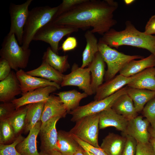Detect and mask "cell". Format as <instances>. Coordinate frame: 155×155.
<instances>
[{"instance_id":"cell-1","label":"cell","mask_w":155,"mask_h":155,"mask_svg":"<svg viewBox=\"0 0 155 155\" xmlns=\"http://www.w3.org/2000/svg\"><path fill=\"white\" fill-rule=\"evenodd\" d=\"M118 4L113 0H86L54 18L51 22L91 31L103 36L117 23L113 13Z\"/></svg>"},{"instance_id":"cell-2","label":"cell","mask_w":155,"mask_h":155,"mask_svg":"<svg viewBox=\"0 0 155 155\" xmlns=\"http://www.w3.org/2000/svg\"><path fill=\"white\" fill-rule=\"evenodd\" d=\"M125 25L122 30L111 28L99 40L111 48L127 45L145 49L155 55V36L140 31L130 21H126Z\"/></svg>"},{"instance_id":"cell-3","label":"cell","mask_w":155,"mask_h":155,"mask_svg":"<svg viewBox=\"0 0 155 155\" xmlns=\"http://www.w3.org/2000/svg\"><path fill=\"white\" fill-rule=\"evenodd\" d=\"M59 7V5L53 7L39 6L34 7L29 11L24 29L22 46L24 49H29L37 32L55 18Z\"/></svg>"},{"instance_id":"cell-4","label":"cell","mask_w":155,"mask_h":155,"mask_svg":"<svg viewBox=\"0 0 155 155\" xmlns=\"http://www.w3.org/2000/svg\"><path fill=\"white\" fill-rule=\"evenodd\" d=\"M14 34H8L4 38L0 51L1 58L7 61L11 69L16 71L27 67L31 54L29 48L19 44Z\"/></svg>"},{"instance_id":"cell-5","label":"cell","mask_w":155,"mask_h":155,"mask_svg":"<svg viewBox=\"0 0 155 155\" xmlns=\"http://www.w3.org/2000/svg\"><path fill=\"white\" fill-rule=\"evenodd\" d=\"M98 45V51L107 65L104 77L105 81L115 77L131 61L144 58L141 55H128L120 52L99 40Z\"/></svg>"},{"instance_id":"cell-6","label":"cell","mask_w":155,"mask_h":155,"mask_svg":"<svg viewBox=\"0 0 155 155\" xmlns=\"http://www.w3.org/2000/svg\"><path fill=\"white\" fill-rule=\"evenodd\" d=\"M75 122L69 132L82 141L95 147L100 148L98 142V114L85 116Z\"/></svg>"},{"instance_id":"cell-7","label":"cell","mask_w":155,"mask_h":155,"mask_svg":"<svg viewBox=\"0 0 155 155\" xmlns=\"http://www.w3.org/2000/svg\"><path fill=\"white\" fill-rule=\"evenodd\" d=\"M78 30L73 27L55 24L51 22L37 32L33 40L41 41L48 43L52 50L58 54L60 40L64 36L77 32Z\"/></svg>"},{"instance_id":"cell-8","label":"cell","mask_w":155,"mask_h":155,"mask_svg":"<svg viewBox=\"0 0 155 155\" xmlns=\"http://www.w3.org/2000/svg\"><path fill=\"white\" fill-rule=\"evenodd\" d=\"M127 86L102 100H94L86 105L79 106L69 113L72 116L71 121L76 122L85 116L98 114L108 108H111L114 102L119 96L127 93Z\"/></svg>"},{"instance_id":"cell-9","label":"cell","mask_w":155,"mask_h":155,"mask_svg":"<svg viewBox=\"0 0 155 155\" xmlns=\"http://www.w3.org/2000/svg\"><path fill=\"white\" fill-rule=\"evenodd\" d=\"M32 0H27L19 5L11 3L9 7L11 25L8 34H14L20 45H22L24 29L28 18V7Z\"/></svg>"},{"instance_id":"cell-10","label":"cell","mask_w":155,"mask_h":155,"mask_svg":"<svg viewBox=\"0 0 155 155\" xmlns=\"http://www.w3.org/2000/svg\"><path fill=\"white\" fill-rule=\"evenodd\" d=\"M90 72L89 69L79 67L74 63L72 65L71 72L64 75L61 87L74 86L78 87L88 96L93 94L91 86Z\"/></svg>"},{"instance_id":"cell-11","label":"cell","mask_w":155,"mask_h":155,"mask_svg":"<svg viewBox=\"0 0 155 155\" xmlns=\"http://www.w3.org/2000/svg\"><path fill=\"white\" fill-rule=\"evenodd\" d=\"M144 71L133 76L127 77L119 74L103 83L97 89L94 100H99L114 94L141 75Z\"/></svg>"},{"instance_id":"cell-12","label":"cell","mask_w":155,"mask_h":155,"mask_svg":"<svg viewBox=\"0 0 155 155\" xmlns=\"http://www.w3.org/2000/svg\"><path fill=\"white\" fill-rule=\"evenodd\" d=\"M60 118L59 117H55L42 124L39 134L40 141V151L47 152L55 149L58 139L56 125Z\"/></svg>"},{"instance_id":"cell-13","label":"cell","mask_w":155,"mask_h":155,"mask_svg":"<svg viewBox=\"0 0 155 155\" xmlns=\"http://www.w3.org/2000/svg\"><path fill=\"white\" fill-rule=\"evenodd\" d=\"M150 124L146 119L137 116L128 121L125 131L123 134L132 137L137 143H148L150 137L148 131Z\"/></svg>"},{"instance_id":"cell-14","label":"cell","mask_w":155,"mask_h":155,"mask_svg":"<svg viewBox=\"0 0 155 155\" xmlns=\"http://www.w3.org/2000/svg\"><path fill=\"white\" fill-rule=\"evenodd\" d=\"M55 86H49L36 89L22 94V96L13 99L11 102L16 109L30 104L46 101L51 93L57 90Z\"/></svg>"},{"instance_id":"cell-15","label":"cell","mask_w":155,"mask_h":155,"mask_svg":"<svg viewBox=\"0 0 155 155\" xmlns=\"http://www.w3.org/2000/svg\"><path fill=\"white\" fill-rule=\"evenodd\" d=\"M16 73L20 84L21 94L49 86H55L58 90L61 88L60 85L45 79L28 75L22 69L18 70Z\"/></svg>"},{"instance_id":"cell-16","label":"cell","mask_w":155,"mask_h":155,"mask_svg":"<svg viewBox=\"0 0 155 155\" xmlns=\"http://www.w3.org/2000/svg\"><path fill=\"white\" fill-rule=\"evenodd\" d=\"M22 93L16 73L11 71L6 78L0 82V101L3 102L11 101L15 96Z\"/></svg>"},{"instance_id":"cell-17","label":"cell","mask_w":155,"mask_h":155,"mask_svg":"<svg viewBox=\"0 0 155 155\" xmlns=\"http://www.w3.org/2000/svg\"><path fill=\"white\" fill-rule=\"evenodd\" d=\"M99 129L113 127L118 130L125 133L128 120L116 113L111 108L98 113Z\"/></svg>"},{"instance_id":"cell-18","label":"cell","mask_w":155,"mask_h":155,"mask_svg":"<svg viewBox=\"0 0 155 155\" xmlns=\"http://www.w3.org/2000/svg\"><path fill=\"white\" fill-rule=\"evenodd\" d=\"M67 113V110L59 97L51 94L45 102L40 121L43 124L55 117H65Z\"/></svg>"},{"instance_id":"cell-19","label":"cell","mask_w":155,"mask_h":155,"mask_svg":"<svg viewBox=\"0 0 155 155\" xmlns=\"http://www.w3.org/2000/svg\"><path fill=\"white\" fill-rule=\"evenodd\" d=\"M42 122L37 123L30 131L27 137L16 146L17 151L22 155H40L37 148V138L40 129Z\"/></svg>"},{"instance_id":"cell-20","label":"cell","mask_w":155,"mask_h":155,"mask_svg":"<svg viewBox=\"0 0 155 155\" xmlns=\"http://www.w3.org/2000/svg\"><path fill=\"white\" fill-rule=\"evenodd\" d=\"M105 62L98 51L88 67L91 73V86L93 94L103 84L105 74Z\"/></svg>"},{"instance_id":"cell-21","label":"cell","mask_w":155,"mask_h":155,"mask_svg":"<svg viewBox=\"0 0 155 155\" xmlns=\"http://www.w3.org/2000/svg\"><path fill=\"white\" fill-rule=\"evenodd\" d=\"M126 142L125 135L109 133L103 139L100 147L108 155H121Z\"/></svg>"},{"instance_id":"cell-22","label":"cell","mask_w":155,"mask_h":155,"mask_svg":"<svg viewBox=\"0 0 155 155\" xmlns=\"http://www.w3.org/2000/svg\"><path fill=\"white\" fill-rule=\"evenodd\" d=\"M82 149L69 131L62 130L58 131V139L55 150L64 155H73Z\"/></svg>"},{"instance_id":"cell-23","label":"cell","mask_w":155,"mask_h":155,"mask_svg":"<svg viewBox=\"0 0 155 155\" xmlns=\"http://www.w3.org/2000/svg\"><path fill=\"white\" fill-rule=\"evenodd\" d=\"M155 66V55L151 54L148 57L139 60H132L120 71L119 74L129 77L137 74L151 67Z\"/></svg>"},{"instance_id":"cell-24","label":"cell","mask_w":155,"mask_h":155,"mask_svg":"<svg viewBox=\"0 0 155 155\" xmlns=\"http://www.w3.org/2000/svg\"><path fill=\"white\" fill-rule=\"evenodd\" d=\"M111 108L116 113L129 120L138 116L133 102L127 94L119 96L114 102Z\"/></svg>"},{"instance_id":"cell-25","label":"cell","mask_w":155,"mask_h":155,"mask_svg":"<svg viewBox=\"0 0 155 155\" xmlns=\"http://www.w3.org/2000/svg\"><path fill=\"white\" fill-rule=\"evenodd\" d=\"M127 94L132 100L137 113L142 111L147 103L155 97V91L131 88L128 86Z\"/></svg>"},{"instance_id":"cell-26","label":"cell","mask_w":155,"mask_h":155,"mask_svg":"<svg viewBox=\"0 0 155 155\" xmlns=\"http://www.w3.org/2000/svg\"><path fill=\"white\" fill-rule=\"evenodd\" d=\"M26 72L28 75L40 77L54 82L60 85L63 81L64 75L47 63L43 61L39 67Z\"/></svg>"},{"instance_id":"cell-27","label":"cell","mask_w":155,"mask_h":155,"mask_svg":"<svg viewBox=\"0 0 155 155\" xmlns=\"http://www.w3.org/2000/svg\"><path fill=\"white\" fill-rule=\"evenodd\" d=\"M84 37L86 44L82 54V63L81 67L85 68L92 62L98 51V41L94 33L91 30L86 32Z\"/></svg>"},{"instance_id":"cell-28","label":"cell","mask_w":155,"mask_h":155,"mask_svg":"<svg viewBox=\"0 0 155 155\" xmlns=\"http://www.w3.org/2000/svg\"><path fill=\"white\" fill-rule=\"evenodd\" d=\"M55 94L59 97L67 113L69 114L80 106L81 100L88 96L84 92L82 93L75 89L60 92Z\"/></svg>"},{"instance_id":"cell-29","label":"cell","mask_w":155,"mask_h":155,"mask_svg":"<svg viewBox=\"0 0 155 155\" xmlns=\"http://www.w3.org/2000/svg\"><path fill=\"white\" fill-rule=\"evenodd\" d=\"M129 87L155 91V68H148L140 76L130 82Z\"/></svg>"},{"instance_id":"cell-30","label":"cell","mask_w":155,"mask_h":155,"mask_svg":"<svg viewBox=\"0 0 155 155\" xmlns=\"http://www.w3.org/2000/svg\"><path fill=\"white\" fill-rule=\"evenodd\" d=\"M68 57V55H58L49 47L44 53L42 61L46 62L54 69L63 73L69 68Z\"/></svg>"},{"instance_id":"cell-31","label":"cell","mask_w":155,"mask_h":155,"mask_svg":"<svg viewBox=\"0 0 155 155\" xmlns=\"http://www.w3.org/2000/svg\"><path fill=\"white\" fill-rule=\"evenodd\" d=\"M45 102L27 105L24 131L27 133L40 121Z\"/></svg>"},{"instance_id":"cell-32","label":"cell","mask_w":155,"mask_h":155,"mask_svg":"<svg viewBox=\"0 0 155 155\" xmlns=\"http://www.w3.org/2000/svg\"><path fill=\"white\" fill-rule=\"evenodd\" d=\"M27 109V105L16 109L7 119L12 127L17 137L24 131Z\"/></svg>"},{"instance_id":"cell-33","label":"cell","mask_w":155,"mask_h":155,"mask_svg":"<svg viewBox=\"0 0 155 155\" xmlns=\"http://www.w3.org/2000/svg\"><path fill=\"white\" fill-rule=\"evenodd\" d=\"M17 137L12 127L7 119L0 121V144H10Z\"/></svg>"},{"instance_id":"cell-34","label":"cell","mask_w":155,"mask_h":155,"mask_svg":"<svg viewBox=\"0 0 155 155\" xmlns=\"http://www.w3.org/2000/svg\"><path fill=\"white\" fill-rule=\"evenodd\" d=\"M24 138L20 134L10 144H0V155H22L17 151L16 146Z\"/></svg>"},{"instance_id":"cell-35","label":"cell","mask_w":155,"mask_h":155,"mask_svg":"<svg viewBox=\"0 0 155 155\" xmlns=\"http://www.w3.org/2000/svg\"><path fill=\"white\" fill-rule=\"evenodd\" d=\"M143 116L146 118L152 128L155 127V97L151 100L142 110Z\"/></svg>"},{"instance_id":"cell-36","label":"cell","mask_w":155,"mask_h":155,"mask_svg":"<svg viewBox=\"0 0 155 155\" xmlns=\"http://www.w3.org/2000/svg\"><path fill=\"white\" fill-rule=\"evenodd\" d=\"M71 134L72 137L78 143L84 150L88 151L92 153L94 155H108L100 147H95L82 141Z\"/></svg>"},{"instance_id":"cell-37","label":"cell","mask_w":155,"mask_h":155,"mask_svg":"<svg viewBox=\"0 0 155 155\" xmlns=\"http://www.w3.org/2000/svg\"><path fill=\"white\" fill-rule=\"evenodd\" d=\"M86 0H63L61 3L59 5L58 10L55 18L69 10L75 6L84 2Z\"/></svg>"},{"instance_id":"cell-38","label":"cell","mask_w":155,"mask_h":155,"mask_svg":"<svg viewBox=\"0 0 155 155\" xmlns=\"http://www.w3.org/2000/svg\"><path fill=\"white\" fill-rule=\"evenodd\" d=\"M126 138L125 145L121 155H135L137 142L133 138L124 135Z\"/></svg>"},{"instance_id":"cell-39","label":"cell","mask_w":155,"mask_h":155,"mask_svg":"<svg viewBox=\"0 0 155 155\" xmlns=\"http://www.w3.org/2000/svg\"><path fill=\"white\" fill-rule=\"evenodd\" d=\"M11 101L3 102L0 104V121L7 119L16 110Z\"/></svg>"},{"instance_id":"cell-40","label":"cell","mask_w":155,"mask_h":155,"mask_svg":"<svg viewBox=\"0 0 155 155\" xmlns=\"http://www.w3.org/2000/svg\"><path fill=\"white\" fill-rule=\"evenodd\" d=\"M135 155H155V152L150 143H137Z\"/></svg>"},{"instance_id":"cell-41","label":"cell","mask_w":155,"mask_h":155,"mask_svg":"<svg viewBox=\"0 0 155 155\" xmlns=\"http://www.w3.org/2000/svg\"><path fill=\"white\" fill-rule=\"evenodd\" d=\"M11 68L7 61L1 58L0 59V80L6 78L10 74Z\"/></svg>"},{"instance_id":"cell-42","label":"cell","mask_w":155,"mask_h":155,"mask_svg":"<svg viewBox=\"0 0 155 155\" xmlns=\"http://www.w3.org/2000/svg\"><path fill=\"white\" fill-rule=\"evenodd\" d=\"M78 42L76 38L73 37H68L63 42L61 49L64 52L71 51L77 46Z\"/></svg>"},{"instance_id":"cell-43","label":"cell","mask_w":155,"mask_h":155,"mask_svg":"<svg viewBox=\"0 0 155 155\" xmlns=\"http://www.w3.org/2000/svg\"><path fill=\"white\" fill-rule=\"evenodd\" d=\"M144 32L148 35L155 34V15L152 16L148 21Z\"/></svg>"},{"instance_id":"cell-44","label":"cell","mask_w":155,"mask_h":155,"mask_svg":"<svg viewBox=\"0 0 155 155\" xmlns=\"http://www.w3.org/2000/svg\"><path fill=\"white\" fill-rule=\"evenodd\" d=\"M47 153L48 155H64L56 150H51Z\"/></svg>"},{"instance_id":"cell-45","label":"cell","mask_w":155,"mask_h":155,"mask_svg":"<svg viewBox=\"0 0 155 155\" xmlns=\"http://www.w3.org/2000/svg\"><path fill=\"white\" fill-rule=\"evenodd\" d=\"M148 132L150 134V137L155 138V127H151L148 128Z\"/></svg>"},{"instance_id":"cell-46","label":"cell","mask_w":155,"mask_h":155,"mask_svg":"<svg viewBox=\"0 0 155 155\" xmlns=\"http://www.w3.org/2000/svg\"><path fill=\"white\" fill-rule=\"evenodd\" d=\"M149 142L155 152V138L150 137L149 140Z\"/></svg>"},{"instance_id":"cell-47","label":"cell","mask_w":155,"mask_h":155,"mask_svg":"<svg viewBox=\"0 0 155 155\" xmlns=\"http://www.w3.org/2000/svg\"><path fill=\"white\" fill-rule=\"evenodd\" d=\"M84 150L83 149L77 151L73 155H85L83 152Z\"/></svg>"},{"instance_id":"cell-48","label":"cell","mask_w":155,"mask_h":155,"mask_svg":"<svg viewBox=\"0 0 155 155\" xmlns=\"http://www.w3.org/2000/svg\"><path fill=\"white\" fill-rule=\"evenodd\" d=\"M135 1L134 0H125V3L127 5H129L133 3Z\"/></svg>"},{"instance_id":"cell-49","label":"cell","mask_w":155,"mask_h":155,"mask_svg":"<svg viewBox=\"0 0 155 155\" xmlns=\"http://www.w3.org/2000/svg\"><path fill=\"white\" fill-rule=\"evenodd\" d=\"M83 152L85 155H94L92 153L87 151H85L84 150Z\"/></svg>"},{"instance_id":"cell-50","label":"cell","mask_w":155,"mask_h":155,"mask_svg":"<svg viewBox=\"0 0 155 155\" xmlns=\"http://www.w3.org/2000/svg\"><path fill=\"white\" fill-rule=\"evenodd\" d=\"M40 155H48L47 152L40 151L39 152Z\"/></svg>"}]
</instances>
